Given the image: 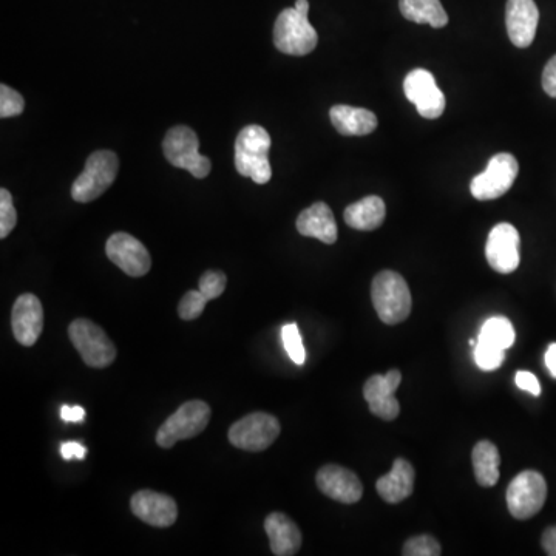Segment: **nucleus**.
<instances>
[{
	"label": "nucleus",
	"mask_w": 556,
	"mask_h": 556,
	"mask_svg": "<svg viewBox=\"0 0 556 556\" xmlns=\"http://www.w3.org/2000/svg\"><path fill=\"white\" fill-rule=\"evenodd\" d=\"M271 136L262 126H248L238 133L235 141V167L241 177L251 178L254 183L271 181L272 169L268 153Z\"/></svg>",
	"instance_id": "nucleus-1"
},
{
	"label": "nucleus",
	"mask_w": 556,
	"mask_h": 556,
	"mask_svg": "<svg viewBox=\"0 0 556 556\" xmlns=\"http://www.w3.org/2000/svg\"><path fill=\"white\" fill-rule=\"evenodd\" d=\"M371 299L377 316L387 325H397L410 316L413 305L410 288L397 272L382 271L374 277Z\"/></svg>",
	"instance_id": "nucleus-2"
},
{
	"label": "nucleus",
	"mask_w": 556,
	"mask_h": 556,
	"mask_svg": "<svg viewBox=\"0 0 556 556\" xmlns=\"http://www.w3.org/2000/svg\"><path fill=\"white\" fill-rule=\"evenodd\" d=\"M118 170V156L112 150L93 152L85 163V169L73 183V200L90 203L101 197L118 177Z\"/></svg>",
	"instance_id": "nucleus-3"
},
{
	"label": "nucleus",
	"mask_w": 556,
	"mask_h": 556,
	"mask_svg": "<svg viewBox=\"0 0 556 556\" xmlns=\"http://www.w3.org/2000/svg\"><path fill=\"white\" fill-rule=\"evenodd\" d=\"M319 34L309 22L308 14L286 8L278 14L274 27V44L285 55L306 56L317 47Z\"/></svg>",
	"instance_id": "nucleus-4"
},
{
	"label": "nucleus",
	"mask_w": 556,
	"mask_h": 556,
	"mask_svg": "<svg viewBox=\"0 0 556 556\" xmlns=\"http://www.w3.org/2000/svg\"><path fill=\"white\" fill-rule=\"evenodd\" d=\"M164 156L172 166L192 173V177L206 178L212 163L200 153V139L190 127L177 126L167 132L163 143Z\"/></svg>",
	"instance_id": "nucleus-5"
},
{
	"label": "nucleus",
	"mask_w": 556,
	"mask_h": 556,
	"mask_svg": "<svg viewBox=\"0 0 556 556\" xmlns=\"http://www.w3.org/2000/svg\"><path fill=\"white\" fill-rule=\"evenodd\" d=\"M209 421L211 407L206 402H186L161 425L156 433V444L161 448H172L177 442L195 438L203 433Z\"/></svg>",
	"instance_id": "nucleus-6"
},
{
	"label": "nucleus",
	"mask_w": 556,
	"mask_h": 556,
	"mask_svg": "<svg viewBox=\"0 0 556 556\" xmlns=\"http://www.w3.org/2000/svg\"><path fill=\"white\" fill-rule=\"evenodd\" d=\"M68 336L85 365L107 368L115 362L116 346L104 333V329L92 320L76 319L68 328Z\"/></svg>",
	"instance_id": "nucleus-7"
},
{
	"label": "nucleus",
	"mask_w": 556,
	"mask_h": 556,
	"mask_svg": "<svg viewBox=\"0 0 556 556\" xmlns=\"http://www.w3.org/2000/svg\"><path fill=\"white\" fill-rule=\"evenodd\" d=\"M280 431L282 427L277 417L258 411L241 417L240 421L235 422L229 428L228 438L234 447L258 453L271 447Z\"/></svg>",
	"instance_id": "nucleus-8"
},
{
	"label": "nucleus",
	"mask_w": 556,
	"mask_h": 556,
	"mask_svg": "<svg viewBox=\"0 0 556 556\" xmlns=\"http://www.w3.org/2000/svg\"><path fill=\"white\" fill-rule=\"evenodd\" d=\"M547 498L546 479L541 473L526 470L507 487V507L513 518L530 519L540 513Z\"/></svg>",
	"instance_id": "nucleus-9"
},
{
	"label": "nucleus",
	"mask_w": 556,
	"mask_h": 556,
	"mask_svg": "<svg viewBox=\"0 0 556 556\" xmlns=\"http://www.w3.org/2000/svg\"><path fill=\"white\" fill-rule=\"evenodd\" d=\"M519 164L512 153H498L489 161V166L484 172L473 178V197L479 201L496 200L506 195L512 189L518 177Z\"/></svg>",
	"instance_id": "nucleus-10"
},
{
	"label": "nucleus",
	"mask_w": 556,
	"mask_h": 556,
	"mask_svg": "<svg viewBox=\"0 0 556 556\" xmlns=\"http://www.w3.org/2000/svg\"><path fill=\"white\" fill-rule=\"evenodd\" d=\"M404 92L422 118L438 119L444 113L445 95L436 84L433 73L428 70L416 68L408 73L404 81Z\"/></svg>",
	"instance_id": "nucleus-11"
},
{
	"label": "nucleus",
	"mask_w": 556,
	"mask_h": 556,
	"mask_svg": "<svg viewBox=\"0 0 556 556\" xmlns=\"http://www.w3.org/2000/svg\"><path fill=\"white\" fill-rule=\"evenodd\" d=\"M519 232L510 223L496 224L490 231L485 245L487 262L499 274H512L518 269L519 260Z\"/></svg>",
	"instance_id": "nucleus-12"
},
{
	"label": "nucleus",
	"mask_w": 556,
	"mask_h": 556,
	"mask_svg": "<svg viewBox=\"0 0 556 556\" xmlns=\"http://www.w3.org/2000/svg\"><path fill=\"white\" fill-rule=\"evenodd\" d=\"M106 252L110 262L130 277H143L152 268L146 246L126 232L113 234L107 241Z\"/></svg>",
	"instance_id": "nucleus-13"
},
{
	"label": "nucleus",
	"mask_w": 556,
	"mask_h": 556,
	"mask_svg": "<svg viewBox=\"0 0 556 556\" xmlns=\"http://www.w3.org/2000/svg\"><path fill=\"white\" fill-rule=\"evenodd\" d=\"M402 374L399 370L388 371L385 376L374 374L363 387V397L368 402L371 413L384 421H394L401 413V405L394 397L401 385Z\"/></svg>",
	"instance_id": "nucleus-14"
},
{
	"label": "nucleus",
	"mask_w": 556,
	"mask_h": 556,
	"mask_svg": "<svg viewBox=\"0 0 556 556\" xmlns=\"http://www.w3.org/2000/svg\"><path fill=\"white\" fill-rule=\"evenodd\" d=\"M11 328L14 337L21 345L33 346L38 342L44 329V308L36 295L22 294L14 302Z\"/></svg>",
	"instance_id": "nucleus-15"
},
{
	"label": "nucleus",
	"mask_w": 556,
	"mask_h": 556,
	"mask_svg": "<svg viewBox=\"0 0 556 556\" xmlns=\"http://www.w3.org/2000/svg\"><path fill=\"white\" fill-rule=\"evenodd\" d=\"M316 481L323 495L342 504H356L362 498V482L356 473L340 465L328 464L320 468Z\"/></svg>",
	"instance_id": "nucleus-16"
},
{
	"label": "nucleus",
	"mask_w": 556,
	"mask_h": 556,
	"mask_svg": "<svg viewBox=\"0 0 556 556\" xmlns=\"http://www.w3.org/2000/svg\"><path fill=\"white\" fill-rule=\"evenodd\" d=\"M133 515L141 519L149 526L170 527L178 518V507L175 499L163 493L152 492V490H141L133 495L130 501Z\"/></svg>",
	"instance_id": "nucleus-17"
},
{
	"label": "nucleus",
	"mask_w": 556,
	"mask_h": 556,
	"mask_svg": "<svg viewBox=\"0 0 556 556\" xmlns=\"http://www.w3.org/2000/svg\"><path fill=\"white\" fill-rule=\"evenodd\" d=\"M538 22L540 10L536 7L535 0H507V33L515 47L527 48L532 45Z\"/></svg>",
	"instance_id": "nucleus-18"
},
{
	"label": "nucleus",
	"mask_w": 556,
	"mask_h": 556,
	"mask_svg": "<svg viewBox=\"0 0 556 556\" xmlns=\"http://www.w3.org/2000/svg\"><path fill=\"white\" fill-rule=\"evenodd\" d=\"M297 231L303 237L317 238L325 245H334L337 241V223L328 204H312L297 218Z\"/></svg>",
	"instance_id": "nucleus-19"
},
{
	"label": "nucleus",
	"mask_w": 556,
	"mask_h": 556,
	"mask_svg": "<svg viewBox=\"0 0 556 556\" xmlns=\"http://www.w3.org/2000/svg\"><path fill=\"white\" fill-rule=\"evenodd\" d=\"M265 530L275 556H292L302 547V532L285 513H271L266 518Z\"/></svg>",
	"instance_id": "nucleus-20"
},
{
	"label": "nucleus",
	"mask_w": 556,
	"mask_h": 556,
	"mask_svg": "<svg viewBox=\"0 0 556 556\" xmlns=\"http://www.w3.org/2000/svg\"><path fill=\"white\" fill-rule=\"evenodd\" d=\"M414 478L416 473L413 465L407 459H396L391 472L376 482L377 493L388 504H399L413 493Z\"/></svg>",
	"instance_id": "nucleus-21"
},
{
	"label": "nucleus",
	"mask_w": 556,
	"mask_h": 556,
	"mask_svg": "<svg viewBox=\"0 0 556 556\" xmlns=\"http://www.w3.org/2000/svg\"><path fill=\"white\" fill-rule=\"evenodd\" d=\"M331 123L343 136H365L376 130L377 118L371 110L351 106H334L329 112Z\"/></svg>",
	"instance_id": "nucleus-22"
},
{
	"label": "nucleus",
	"mask_w": 556,
	"mask_h": 556,
	"mask_svg": "<svg viewBox=\"0 0 556 556\" xmlns=\"http://www.w3.org/2000/svg\"><path fill=\"white\" fill-rule=\"evenodd\" d=\"M385 215H387V207L384 200L371 195L346 207L343 218L350 228L357 231H374L384 224Z\"/></svg>",
	"instance_id": "nucleus-23"
},
{
	"label": "nucleus",
	"mask_w": 556,
	"mask_h": 556,
	"mask_svg": "<svg viewBox=\"0 0 556 556\" xmlns=\"http://www.w3.org/2000/svg\"><path fill=\"white\" fill-rule=\"evenodd\" d=\"M473 470L476 482L481 487H493L499 481V456L498 448L493 442L481 441L475 445L472 453Z\"/></svg>",
	"instance_id": "nucleus-24"
},
{
	"label": "nucleus",
	"mask_w": 556,
	"mask_h": 556,
	"mask_svg": "<svg viewBox=\"0 0 556 556\" xmlns=\"http://www.w3.org/2000/svg\"><path fill=\"white\" fill-rule=\"evenodd\" d=\"M402 16L416 24H427L442 28L448 24L447 11L441 0H399Z\"/></svg>",
	"instance_id": "nucleus-25"
},
{
	"label": "nucleus",
	"mask_w": 556,
	"mask_h": 556,
	"mask_svg": "<svg viewBox=\"0 0 556 556\" xmlns=\"http://www.w3.org/2000/svg\"><path fill=\"white\" fill-rule=\"evenodd\" d=\"M479 340L498 346L501 350H509L515 343L516 333L512 322L506 317H492L482 325Z\"/></svg>",
	"instance_id": "nucleus-26"
},
{
	"label": "nucleus",
	"mask_w": 556,
	"mask_h": 556,
	"mask_svg": "<svg viewBox=\"0 0 556 556\" xmlns=\"http://www.w3.org/2000/svg\"><path fill=\"white\" fill-rule=\"evenodd\" d=\"M504 359H506L504 350L478 339L475 346V362L482 371L498 370Z\"/></svg>",
	"instance_id": "nucleus-27"
},
{
	"label": "nucleus",
	"mask_w": 556,
	"mask_h": 556,
	"mask_svg": "<svg viewBox=\"0 0 556 556\" xmlns=\"http://www.w3.org/2000/svg\"><path fill=\"white\" fill-rule=\"evenodd\" d=\"M282 340L289 359L295 365H303L306 360V351L305 346H303L302 336H300L299 326L295 325V323L283 326Z\"/></svg>",
	"instance_id": "nucleus-28"
},
{
	"label": "nucleus",
	"mask_w": 556,
	"mask_h": 556,
	"mask_svg": "<svg viewBox=\"0 0 556 556\" xmlns=\"http://www.w3.org/2000/svg\"><path fill=\"white\" fill-rule=\"evenodd\" d=\"M405 556H439L442 553L441 544L431 535L414 536L405 543Z\"/></svg>",
	"instance_id": "nucleus-29"
},
{
	"label": "nucleus",
	"mask_w": 556,
	"mask_h": 556,
	"mask_svg": "<svg viewBox=\"0 0 556 556\" xmlns=\"http://www.w3.org/2000/svg\"><path fill=\"white\" fill-rule=\"evenodd\" d=\"M207 302L206 295L198 289V291H189L181 299L180 305H178V314H180V319L183 320H195L203 314L204 308H206Z\"/></svg>",
	"instance_id": "nucleus-30"
},
{
	"label": "nucleus",
	"mask_w": 556,
	"mask_h": 556,
	"mask_svg": "<svg viewBox=\"0 0 556 556\" xmlns=\"http://www.w3.org/2000/svg\"><path fill=\"white\" fill-rule=\"evenodd\" d=\"M17 223L13 197L7 189L0 190V238H7Z\"/></svg>",
	"instance_id": "nucleus-31"
},
{
	"label": "nucleus",
	"mask_w": 556,
	"mask_h": 556,
	"mask_svg": "<svg viewBox=\"0 0 556 556\" xmlns=\"http://www.w3.org/2000/svg\"><path fill=\"white\" fill-rule=\"evenodd\" d=\"M24 109L25 101L22 95L8 85H0V116L11 118V116L21 115Z\"/></svg>",
	"instance_id": "nucleus-32"
},
{
	"label": "nucleus",
	"mask_w": 556,
	"mask_h": 556,
	"mask_svg": "<svg viewBox=\"0 0 556 556\" xmlns=\"http://www.w3.org/2000/svg\"><path fill=\"white\" fill-rule=\"evenodd\" d=\"M228 285V277L221 271L204 272L200 278V291L206 295L207 300L218 299Z\"/></svg>",
	"instance_id": "nucleus-33"
},
{
	"label": "nucleus",
	"mask_w": 556,
	"mask_h": 556,
	"mask_svg": "<svg viewBox=\"0 0 556 556\" xmlns=\"http://www.w3.org/2000/svg\"><path fill=\"white\" fill-rule=\"evenodd\" d=\"M515 384L518 385L519 390L527 391L533 396H540L541 385L540 380L536 379L535 374L529 371H518L515 376Z\"/></svg>",
	"instance_id": "nucleus-34"
},
{
	"label": "nucleus",
	"mask_w": 556,
	"mask_h": 556,
	"mask_svg": "<svg viewBox=\"0 0 556 556\" xmlns=\"http://www.w3.org/2000/svg\"><path fill=\"white\" fill-rule=\"evenodd\" d=\"M543 89L547 95L556 98V55L547 62L543 72Z\"/></svg>",
	"instance_id": "nucleus-35"
},
{
	"label": "nucleus",
	"mask_w": 556,
	"mask_h": 556,
	"mask_svg": "<svg viewBox=\"0 0 556 556\" xmlns=\"http://www.w3.org/2000/svg\"><path fill=\"white\" fill-rule=\"evenodd\" d=\"M61 455L65 461H72V459H82L87 455V450H85L84 445L79 444V442H62L61 444Z\"/></svg>",
	"instance_id": "nucleus-36"
},
{
	"label": "nucleus",
	"mask_w": 556,
	"mask_h": 556,
	"mask_svg": "<svg viewBox=\"0 0 556 556\" xmlns=\"http://www.w3.org/2000/svg\"><path fill=\"white\" fill-rule=\"evenodd\" d=\"M61 417L62 421L65 422H82L84 421L85 410L79 407V405H75V407L64 405V407L61 408Z\"/></svg>",
	"instance_id": "nucleus-37"
},
{
	"label": "nucleus",
	"mask_w": 556,
	"mask_h": 556,
	"mask_svg": "<svg viewBox=\"0 0 556 556\" xmlns=\"http://www.w3.org/2000/svg\"><path fill=\"white\" fill-rule=\"evenodd\" d=\"M544 552L549 556H556V526L549 527L541 538Z\"/></svg>",
	"instance_id": "nucleus-38"
},
{
	"label": "nucleus",
	"mask_w": 556,
	"mask_h": 556,
	"mask_svg": "<svg viewBox=\"0 0 556 556\" xmlns=\"http://www.w3.org/2000/svg\"><path fill=\"white\" fill-rule=\"evenodd\" d=\"M544 362H546L549 373L556 379V343H550L546 356H544Z\"/></svg>",
	"instance_id": "nucleus-39"
},
{
	"label": "nucleus",
	"mask_w": 556,
	"mask_h": 556,
	"mask_svg": "<svg viewBox=\"0 0 556 556\" xmlns=\"http://www.w3.org/2000/svg\"><path fill=\"white\" fill-rule=\"evenodd\" d=\"M295 10H299L300 13H305L308 14L309 13V2L308 0H297V2H295Z\"/></svg>",
	"instance_id": "nucleus-40"
}]
</instances>
